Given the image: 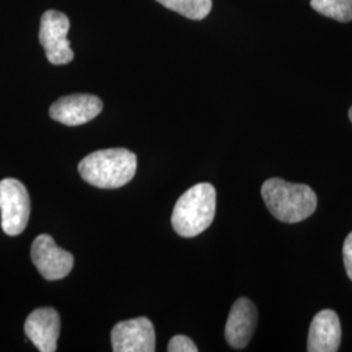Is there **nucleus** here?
Wrapping results in <instances>:
<instances>
[{"label":"nucleus","mask_w":352,"mask_h":352,"mask_svg":"<svg viewBox=\"0 0 352 352\" xmlns=\"http://www.w3.org/2000/svg\"><path fill=\"white\" fill-rule=\"evenodd\" d=\"M349 118H350V120H351V123H352V106H351V109H350V111H349Z\"/></svg>","instance_id":"16"},{"label":"nucleus","mask_w":352,"mask_h":352,"mask_svg":"<svg viewBox=\"0 0 352 352\" xmlns=\"http://www.w3.org/2000/svg\"><path fill=\"white\" fill-rule=\"evenodd\" d=\"M136 170V154L123 148L94 151L78 164L81 177L89 184L102 189L124 187L135 177Z\"/></svg>","instance_id":"1"},{"label":"nucleus","mask_w":352,"mask_h":352,"mask_svg":"<svg viewBox=\"0 0 352 352\" xmlns=\"http://www.w3.org/2000/svg\"><path fill=\"white\" fill-rule=\"evenodd\" d=\"M103 103L93 94H71L54 102L50 107L51 119L64 126H82L101 113Z\"/></svg>","instance_id":"8"},{"label":"nucleus","mask_w":352,"mask_h":352,"mask_svg":"<svg viewBox=\"0 0 352 352\" xmlns=\"http://www.w3.org/2000/svg\"><path fill=\"white\" fill-rule=\"evenodd\" d=\"M217 193L210 183H200L186 190L176 201L171 223L183 238L200 235L212 225L215 215Z\"/></svg>","instance_id":"3"},{"label":"nucleus","mask_w":352,"mask_h":352,"mask_svg":"<svg viewBox=\"0 0 352 352\" xmlns=\"http://www.w3.org/2000/svg\"><path fill=\"white\" fill-rule=\"evenodd\" d=\"M32 260L41 276L47 280L65 278L74 269V256L59 248L50 235H39L32 245Z\"/></svg>","instance_id":"6"},{"label":"nucleus","mask_w":352,"mask_h":352,"mask_svg":"<svg viewBox=\"0 0 352 352\" xmlns=\"http://www.w3.org/2000/svg\"><path fill=\"white\" fill-rule=\"evenodd\" d=\"M316 12L340 23L352 21V0H311Z\"/></svg>","instance_id":"13"},{"label":"nucleus","mask_w":352,"mask_h":352,"mask_svg":"<svg viewBox=\"0 0 352 352\" xmlns=\"http://www.w3.org/2000/svg\"><path fill=\"white\" fill-rule=\"evenodd\" d=\"M340 340H342V330H340V317L331 309H324L318 312L311 322L307 351H338Z\"/></svg>","instance_id":"11"},{"label":"nucleus","mask_w":352,"mask_h":352,"mask_svg":"<svg viewBox=\"0 0 352 352\" xmlns=\"http://www.w3.org/2000/svg\"><path fill=\"white\" fill-rule=\"evenodd\" d=\"M69 20L64 13L50 10L43 13L39 25V42L45 49L47 60L54 65L71 63L75 58L67 34Z\"/></svg>","instance_id":"5"},{"label":"nucleus","mask_w":352,"mask_h":352,"mask_svg":"<svg viewBox=\"0 0 352 352\" xmlns=\"http://www.w3.org/2000/svg\"><path fill=\"white\" fill-rule=\"evenodd\" d=\"M26 337L41 352L56 351L60 334V317L54 308H38L28 316L25 321Z\"/></svg>","instance_id":"9"},{"label":"nucleus","mask_w":352,"mask_h":352,"mask_svg":"<svg viewBox=\"0 0 352 352\" xmlns=\"http://www.w3.org/2000/svg\"><path fill=\"white\" fill-rule=\"evenodd\" d=\"M257 324V309L254 304L247 299L240 298L234 302L227 318L225 336L227 342L235 350H243L248 346Z\"/></svg>","instance_id":"10"},{"label":"nucleus","mask_w":352,"mask_h":352,"mask_svg":"<svg viewBox=\"0 0 352 352\" xmlns=\"http://www.w3.org/2000/svg\"><path fill=\"white\" fill-rule=\"evenodd\" d=\"M167 10L189 20H204L213 8V0H155Z\"/></svg>","instance_id":"12"},{"label":"nucleus","mask_w":352,"mask_h":352,"mask_svg":"<svg viewBox=\"0 0 352 352\" xmlns=\"http://www.w3.org/2000/svg\"><path fill=\"white\" fill-rule=\"evenodd\" d=\"M111 343L115 352L155 351V330L146 317L122 321L113 327Z\"/></svg>","instance_id":"7"},{"label":"nucleus","mask_w":352,"mask_h":352,"mask_svg":"<svg viewBox=\"0 0 352 352\" xmlns=\"http://www.w3.org/2000/svg\"><path fill=\"white\" fill-rule=\"evenodd\" d=\"M168 352H197L199 349L195 342L186 336H175L168 342Z\"/></svg>","instance_id":"14"},{"label":"nucleus","mask_w":352,"mask_h":352,"mask_svg":"<svg viewBox=\"0 0 352 352\" xmlns=\"http://www.w3.org/2000/svg\"><path fill=\"white\" fill-rule=\"evenodd\" d=\"M261 196L270 214L285 223H299L315 213L317 196L307 184L289 183L279 177L267 179Z\"/></svg>","instance_id":"2"},{"label":"nucleus","mask_w":352,"mask_h":352,"mask_svg":"<svg viewBox=\"0 0 352 352\" xmlns=\"http://www.w3.org/2000/svg\"><path fill=\"white\" fill-rule=\"evenodd\" d=\"M343 261L347 276L352 280V232L346 238L343 244Z\"/></svg>","instance_id":"15"},{"label":"nucleus","mask_w":352,"mask_h":352,"mask_svg":"<svg viewBox=\"0 0 352 352\" xmlns=\"http://www.w3.org/2000/svg\"><path fill=\"white\" fill-rule=\"evenodd\" d=\"M1 228L10 235H20L29 222L30 199L25 186L12 177L0 182Z\"/></svg>","instance_id":"4"}]
</instances>
